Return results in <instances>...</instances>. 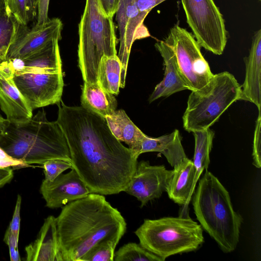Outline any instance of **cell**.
Listing matches in <instances>:
<instances>
[{
	"instance_id": "6da1fadb",
	"label": "cell",
	"mask_w": 261,
	"mask_h": 261,
	"mask_svg": "<svg viewBox=\"0 0 261 261\" xmlns=\"http://www.w3.org/2000/svg\"><path fill=\"white\" fill-rule=\"evenodd\" d=\"M56 122L68 145L73 168L91 193L124 192L138 163L132 150L113 135L105 118L62 100Z\"/></svg>"
},
{
	"instance_id": "7a4b0ae2",
	"label": "cell",
	"mask_w": 261,
	"mask_h": 261,
	"mask_svg": "<svg viewBox=\"0 0 261 261\" xmlns=\"http://www.w3.org/2000/svg\"><path fill=\"white\" fill-rule=\"evenodd\" d=\"M62 207L56 224L63 261H81L99 242H119L126 231L124 218L103 195L91 193Z\"/></svg>"
},
{
	"instance_id": "3957f363",
	"label": "cell",
	"mask_w": 261,
	"mask_h": 261,
	"mask_svg": "<svg viewBox=\"0 0 261 261\" xmlns=\"http://www.w3.org/2000/svg\"><path fill=\"white\" fill-rule=\"evenodd\" d=\"M0 147L10 156L28 166L42 165L51 159L71 162L63 132L56 121L47 120L43 109L25 122H9L0 139Z\"/></svg>"
},
{
	"instance_id": "277c9868",
	"label": "cell",
	"mask_w": 261,
	"mask_h": 261,
	"mask_svg": "<svg viewBox=\"0 0 261 261\" xmlns=\"http://www.w3.org/2000/svg\"><path fill=\"white\" fill-rule=\"evenodd\" d=\"M192 198L194 213L202 229L223 252L233 251L239 241L243 219L234 210L228 191L206 170Z\"/></svg>"
},
{
	"instance_id": "5b68a950",
	"label": "cell",
	"mask_w": 261,
	"mask_h": 261,
	"mask_svg": "<svg viewBox=\"0 0 261 261\" xmlns=\"http://www.w3.org/2000/svg\"><path fill=\"white\" fill-rule=\"evenodd\" d=\"M78 63L84 82L96 83L98 65L104 55H117V38L113 17L100 0H86L79 23Z\"/></svg>"
},
{
	"instance_id": "8992f818",
	"label": "cell",
	"mask_w": 261,
	"mask_h": 261,
	"mask_svg": "<svg viewBox=\"0 0 261 261\" xmlns=\"http://www.w3.org/2000/svg\"><path fill=\"white\" fill-rule=\"evenodd\" d=\"M134 233L143 247L163 261L195 251L204 241L201 225L188 216L145 219Z\"/></svg>"
},
{
	"instance_id": "52a82bcc",
	"label": "cell",
	"mask_w": 261,
	"mask_h": 261,
	"mask_svg": "<svg viewBox=\"0 0 261 261\" xmlns=\"http://www.w3.org/2000/svg\"><path fill=\"white\" fill-rule=\"evenodd\" d=\"M241 92V85L230 73L214 74L206 86L190 94L182 117L185 129L192 133L210 128L239 100Z\"/></svg>"
},
{
	"instance_id": "ba28073f",
	"label": "cell",
	"mask_w": 261,
	"mask_h": 261,
	"mask_svg": "<svg viewBox=\"0 0 261 261\" xmlns=\"http://www.w3.org/2000/svg\"><path fill=\"white\" fill-rule=\"evenodd\" d=\"M164 41L174 51L179 71L188 89L200 90L209 83L214 74L194 35L175 24Z\"/></svg>"
},
{
	"instance_id": "9c48e42d",
	"label": "cell",
	"mask_w": 261,
	"mask_h": 261,
	"mask_svg": "<svg viewBox=\"0 0 261 261\" xmlns=\"http://www.w3.org/2000/svg\"><path fill=\"white\" fill-rule=\"evenodd\" d=\"M187 21L200 46L220 55L227 42L224 20L213 0H181Z\"/></svg>"
},
{
	"instance_id": "30bf717a",
	"label": "cell",
	"mask_w": 261,
	"mask_h": 261,
	"mask_svg": "<svg viewBox=\"0 0 261 261\" xmlns=\"http://www.w3.org/2000/svg\"><path fill=\"white\" fill-rule=\"evenodd\" d=\"M13 80L33 110L58 104L61 100L64 87L62 71L16 74Z\"/></svg>"
},
{
	"instance_id": "8fae6325",
	"label": "cell",
	"mask_w": 261,
	"mask_h": 261,
	"mask_svg": "<svg viewBox=\"0 0 261 261\" xmlns=\"http://www.w3.org/2000/svg\"><path fill=\"white\" fill-rule=\"evenodd\" d=\"M116 13L120 40L118 57L122 64L120 88H123L133 42L136 39L150 36L147 28L143 24L148 13L139 11L135 0H119Z\"/></svg>"
},
{
	"instance_id": "7c38bea8",
	"label": "cell",
	"mask_w": 261,
	"mask_h": 261,
	"mask_svg": "<svg viewBox=\"0 0 261 261\" xmlns=\"http://www.w3.org/2000/svg\"><path fill=\"white\" fill-rule=\"evenodd\" d=\"M172 170L164 165H151L148 161L138 162L132 179L124 191L140 202V207L160 198L166 191Z\"/></svg>"
},
{
	"instance_id": "4fadbf2b",
	"label": "cell",
	"mask_w": 261,
	"mask_h": 261,
	"mask_svg": "<svg viewBox=\"0 0 261 261\" xmlns=\"http://www.w3.org/2000/svg\"><path fill=\"white\" fill-rule=\"evenodd\" d=\"M63 23L58 18L30 29L20 25L16 37L9 48L7 60L22 59L44 46L54 39H61Z\"/></svg>"
},
{
	"instance_id": "5bb4252c",
	"label": "cell",
	"mask_w": 261,
	"mask_h": 261,
	"mask_svg": "<svg viewBox=\"0 0 261 261\" xmlns=\"http://www.w3.org/2000/svg\"><path fill=\"white\" fill-rule=\"evenodd\" d=\"M40 192L46 206L50 208L62 207L91 193L73 168L67 173L61 174L53 181L44 179Z\"/></svg>"
},
{
	"instance_id": "9a60e30c",
	"label": "cell",
	"mask_w": 261,
	"mask_h": 261,
	"mask_svg": "<svg viewBox=\"0 0 261 261\" xmlns=\"http://www.w3.org/2000/svg\"><path fill=\"white\" fill-rule=\"evenodd\" d=\"M14 74L10 64H0V108L10 123L19 124L31 119L33 110L15 85Z\"/></svg>"
},
{
	"instance_id": "2e32d148",
	"label": "cell",
	"mask_w": 261,
	"mask_h": 261,
	"mask_svg": "<svg viewBox=\"0 0 261 261\" xmlns=\"http://www.w3.org/2000/svg\"><path fill=\"white\" fill-rule=\"evenodd\" d=\"M246 73L244 82L241 85L239 100L254 103L260 112L261 105V30L256 31L252 40L248 57L244 59Z\"/></svg>"
},
{
	"instance_id": "e0dca14e",
	"label": "cell",
	"mask_w": 261,
	"mask_h": 261,
	"mask_svg": "<svg viewBox=\"0 0 261 261\" xmlns=\"http://www.w3.org/2000/svg\"><path fill=\"white\" fill-rule=\"evenodd\" d=\"M25 260L63 261L60 251L56 218L47 217L35 241L25 248Z\"/></svg>"
},
{
	"instance_id": "ac0fdd59",
	"label": "cell",
	"mask_w": 261,
	"mask_h": 261,
	"mask_svg": "<svg viewBox=\"0 0 261 261\" xmlns=\"http://www.w3.org/2000/svg\"><path fill=\"white\" fill-rule=\"evenodd\" d=\"M164 61L165 66L164 76L163 80L155 87L150 95L149 103L162 97L171 95L188 89L179 71L173 49L164 41H159L155 45Z\"/></svg>"
},
{
	"instance_id": "d6986e66",
	"label": "cell",
	"mask_w": 261,
	"mask_h": 261,
	"mask_svg": "<svg viewBox=\"0 0 261 261\" xmlns=\"http://www.w3.org/2000/svg\"><path fill=\"white\" fill-rule=\"evenodd\" d=\"M196 169L188 158L173 167L166 189L170 199L179 205L188 206L195 190Z\"/></svg>"
},
{
	"instance_id": "ffe728a7",
	"label": "cell",
	"mask_w": 261,
	"mask_h": 261,
	"mask_svg": "<svg viewBox=\"0 0 261 261\" xmlns=\"http://www.w3.org/2000/svg\"><path fill=\"white\" fill-rule=\"evenodd\" d=\"M148 152H158L163 154L169 164L174 167L188 158L181 142L179 131L175 129L171 134L158 138L147 135L139 145L133 151L137 158L142 153Z\"/></svg>"
},
{
	"instance_id": "44dd1931",
	"label": "cell",
	"mask_w": 261,
	"mask_h": 261,
	"mask_svg": "<svg viewBox=\"0 0 261 261\" xmlns=\"http://www.w3.org/2000/svg\"><path fill=\"white\" fill-rule=\"evenodd\" d=\"M81 106L103 118L112 114L117 102L113 94L96 83L84 82L81 96Z\"/></svg>"
},
{
	"instance_id": "7402d4cb",
	"label": "cell",
	"mask_w": 261,
	"mask_h": 261,
	"mask_svg": "<svg viewBox=\"0 0 261 261\" xmlns=\"http://www.w3.org/2000/svg\"><path fill=\"white\" fill-rule=\"evenodd\" d=\"M113 135L120 142H124L133 151L145 137L122 109L116 110L105 118Z\"/></svg>"
},
{
	"instance_id": "603a6c76",
	"label": "cell",
	"mask_w": 261,
	"mask_h": 261,
	"mask_svg": "<svg viewBox=\"0 0 261 261\" xmlns=\"http://www.w3.org/2000/svg\"><path fill=\"white\" fill-rule=\"evenodd\" d=\"M121 71V62L117 55H104L98 65L97 83L107 92L118 95L120 88Z\"/></svg>"
},
{
	"instance_id": "cb8c5ba5",
	"label": "cell",
	"mask_w": 261,
	"mask_h": 261,
	"mask_svg": "<svg viewBox=\"0 0 261 261\" xmlns=\"http://www.w3.org/2000/svg\"><path fill=\"white\" fill-rule=\"evenodd\" d=\"M192 133L195 139L193 162L196 169L195 184L197 185L201 174L208 168L215 133L210 128Z\"/></svg>"
},
{
	"instance_id": "d4e9b609",
	"label": "cell",
	"mask_w": 261,
	"mask_h": 261,
	"mask_svg": "<svg viewBox=\"0 0 261 261\" xmlns=\"http://www.w3.org/2000/svg\"><path fill=\"white\" fill-rule=\"evenodd\" d=\"M59 41L54 39L43 47L22 58L25 66L42 69H62Z\"/></svg>"
},
{
	"instance_id": "484cf974",
	"label": "cell",
	"mask_w": 261,
	"mask_h": 261,
	"mask_svg": "<svg viewBox=\"0 0 261 261\" xmlns=\"http://www.w3.org/2000/svg\"><path fill=\"white\" fill-rule=\"evenodd\" d=\"M20 25L8 9L0 13V63L7 60Z\"/></svg>"
},
{
	"instance_id": "4316f807",
	"label": "cell",
	"mask_w": 261,
	"mask_h": 261,
	"mask_svg": "<svg viewBox=\"0 0 261 261\" xmlns=\"http://www.w3.org/2000/svg\"><path fill=\"white\" fill-rule=\"evenodd\" d=\"M115 261H163L143 247L140 244L128 243L121 246L114 254Z\"/></svg>"
},
{
	"instance_id": "83f0119b",
	"label": "cell",
	"mask_w": 261,
	"mask_h": 261,
	"mask_svg": "<svg viewBox=\"0 0 261 261\" xmlns=\"http://www.w3.org/2000/svg\"><path fill=\"white\" fill-rule=\"evenodd\" d=\"M118 243L115 240H103L94 245L81 261H113Z\"/></svg>"
},
{
	"instance_id": "f1b7e54d",
	"label": "cell",
	"mask_w": 261,
	"mask_h": 261,
	"mask_svg": "<svg viewBox=\"0 0 261 261\" xmlns=\"http://www.w3.org/2000/svg\"><path fill=\"white\" fill-rule=\"evenodd\" d=\"M44 179L53 181L56 177L68 169H72L71 162L61 159H51L42 164Z\"/></svg>"
},
{
	"instance_id": "f546056e",
	"label": "cell",
	"mask_w": 261,
	"mask_h": 261,
	"mask_svg": "<svg viewBox=\"0 0 261 261\" xmlns=\"http://www.w3.org/2000/svg\"><path fill=\"white\" fill-rule=\"evenodd\" d=\"M28 0H7V9L22 25L30 21Z\"/></svg>"
},
{
	"instance_id": "4dcf8cb0",
	"label": "cell",
	"mask_w": 261,
	"mask_h": 261,
	"mask_svg": "<svg viewBox=\"0 0 261 261\" xmlns=\"http://www.w3.org/2000/svg\"><path fill=\"white\" fill-rule=\"evenodd\" d=\"M260 122V112H258V115L256 121V125L254 133L252 150L253 164L257 168H260L261 166Z\"/></svg>"
},
{
	"instance_id": "1f68e13d",
	"label": "cell",
	"mask_w": 261,
	"mask_h": 261,
	"mask_svg": "<svg viewBox=\"0 0 261 261\" xmlns=\"http://www.w3.org/2000/svg\"><path fill=\"white\" fill-rule=\"evenodd\" d=\"M18 238L19 236L13 234L7 229L4 236V241L8 246L10 260L12 261L20 260L18 250Z\"/></svg>"
},
{
	"instance_id": "d6a6232c",
	"label": "cell",
	"mask_w": 261,
	"mask_h": 261,
	"mask_svg": "<svg viewBox=\"0 0 261 261\" xmlns=\"http://www.w3.org/2000/svg\"><path fill=\"white\" fill-rule=\"evenodd\" d=\"M21 197L18 195L12 219L7 230L13 234L19 236L20 224V207Z\"/></svg>"
},
{
	"instance_id": "836d02e7",
	"label": "cell",
	"mask_w": 261,
	"mask_h": 261,
	"mask_svg": "<svg viewBox=\"0 0 261 261\" xmlns=\"http://www.w3.org/2000/svg\"><path fill=\"white\" fill-rule=\"evenodd\" d=\"M27 166H28L22 161L11 157L0 147V168H18Z\"/></svg>"
},
{
	"instance_id": "e575fe53",
	"label": "cell",
	"mask_w": 261,
	"mask_h": 261,
	"mask_svg": "<svg viewBox=\"0 0 261 261\" xmlns=\"http://www.w3.org/2000/svg\"><path fill=\"white\" fill-rule=\"evenodd\" d=\"M49 0H39L37 15V24H42L46 22L49 20L48 17V11Z\"/></svg>"
},
{
	"instance_id": "d590c367",
	"label": "cell",
	"mask_w": 261,
	"mask_h": 261,
	"mask_svg": "<svg viewBox=\"0 0 261 261\" xmlns=\"http://www.w3.org/2000/svg\"><path fill=\"white\" fill-rule=\"evenodd\" d=\"M165 0H135L136 6L140 12H149L156 5Z\"/></svg>"
},
{
	"instance_id": "8d00e7d4",
	"label": "cell",
	"mask_w": 261,
	"mask_h": 261,
	"mask_svg": "<svg viewBox=\"0 0 261 261\" xmlns=\"http://www.w3.org/2000/svg\"><path fill=\"white\" fill-rule=\"evenodd\" d=\"M103 9L109 16L113 17L116 12L119 0H100Z\"/></svg>"
},
{
	"instance_id": "74e56055",
	"label": "cell",
	"mask_w": 261,
	"mask_h": 261,
	"mask_svg": "<svg viewBox=\"0 0 261 261\" xmlns=\"http://www.w3.org/2000/svg\"><path fill=\"white\" fill-rule=\"evenodd\" d=\"M13 177L12 168H0V188L10 182Z\"/></svg>"
},
{
	"instance_id": "f35d334b",
	"label": "cell",
	"mask_w": 261,
	"mask_h": 261,
	"mask_svg": "<svg viewBox=\"0 0 261 261\" xmlns=\"http://www.w3.org/2000/svg\"><path fill=\"white\" fill-rule=\"evenodd\" d=\"M39 0H28L30 21L33 20L37 15Z\"/></svg>"
},
{
	"instance_id": "ab89813d",
	"label": "cell",
	"mask_w": 261,
	"mask_h": 261,
	"mask_svg": "<svg viewBox=\"0 0 261 261\" xmlns=\"http://www.w3.org/2000/svg\"><path fill=\"white\" fill-rule=\"evenodd\" d=\"M9 122L0 114V139L7 127Z\"/></svg>"
},
{
	"instance_id": "60d3db41",
	"label": "cell",
	"mask_w": 261,
	"mask_h": 261,
	"mask_svg": "<svg viewBox=\"0 0 261 261\" xmlns=\"http://www.w3.org/2000/svg\"><path fill=\"white\" fill-rule=\"evenodd\" d=\"M7 9V0H0V13Z\"/></svg>"
},
{
	"instance_id": "b9f144b4",
	"label": "cell",
	"mask_w": 261,
	"mask_h": 261,
	"mask_svg": "<svg viewBox=\"0 0 261 261\" xmlns=\"http://www.w3.org/2000/svg\"><path fill=\"white\" fill-rule=\"evenodd\" d=\"M259 1H260V0H259Z\"/></svg>"
}]
</instances>
